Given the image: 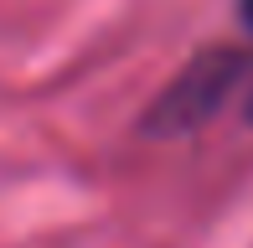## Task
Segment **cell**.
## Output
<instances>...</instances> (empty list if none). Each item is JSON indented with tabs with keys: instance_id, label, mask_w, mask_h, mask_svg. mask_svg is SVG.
I'll use <instances>...</instances> for the list:
<instances>
[{
	"instance_id": "cell-3",
	"label": "cell",
	"mask_w": 253,
	"mask_h": 248,
	"mask_svg": "<svg viewBox=\"0 0 253 248\" xmlns=\"http://www.w3.org/2000/svg\"><path fill=\"white\" fill-rule=\"evenodd\" d=\"M248 124H253V93H248Z\"/></svg>"
},
{
	"instance_id": "cell-2",
	"label": "cell",
	"mask_w": 253,
	"mask_h": 248,
	"mask_svg": "<svg viewBox=\"0 0 253 248\" xmlns=\"http://www.w3.org/2000/svg\"><path fill=\"white\" fill-rule=\"evenodd\" d=\"M238 21H243V31L253 37V0H238Z\"/></svg>"
},
{
	"instance_id": "cell-1",
	"label": "cell",
	"mask_w": 253,
	"mask_h": 248,
	"mask_svg": "<svg viewBox=\"0 0 253 248\" xmlns=\"http://www.w3.org/2000/svg\"><path fill=\"white\" fill-rule=\"evenodd\" d=\"M248 78V57L233 47H207L197 52L176 78L166 83V93L150 104L145 114V129L150 134H191L202 129L217 109L233 98V88Z\"/></svg>"
}]
</instances>
